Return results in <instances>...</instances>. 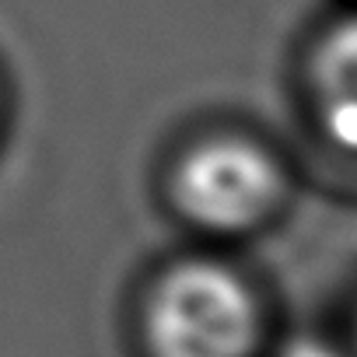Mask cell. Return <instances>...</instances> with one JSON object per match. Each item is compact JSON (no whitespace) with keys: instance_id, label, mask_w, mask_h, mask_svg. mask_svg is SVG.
I'll use <instances>...</instances> for the list:
<instances>
[{"instance_id":"cell-1","label":"cell","mask_w":357,"mask_h":357,"mask_svg":"<svg viewBox=\"0 0 357 357\" xmlns=\"http://www.w3.org/2000/svg\"><path fill=\"white\" fill-rule=\"evenodd\" d=\"M259 336V298L235 270L211 259L168 266L144 301L151 357H252Z\"/></svg>"},{"instance_id":"cell-2","label":"cell","mask_w":357,"mask_h":357,"mask_svg":"<svg viewBox=\"0 0 357 357\" xmlns=\"http://www.w3.org/2000/svg\"><path fill=\"white\" fill-rule=\"evenodd\" d=\"M291 193L284 161L245 137L204 140L172 172L175 211L197 228L238 235L266 225Z\"/></svg>"},{"instance_id":"cell-3","label":"cell","mask_w":357,"mask_h":357,"mask_svg":"<svg viewBox=\"0 0 357 357\" xmlns=\"http://www.w3.org/2000/svg\"><path fill=\"white\" fill-rule=\"evenodd\" d=\"M305 88L326 144L357 158V11L319 32L308 50Z\"/></svg>"},{"instance_id":"cell-4","label":"cell","mask_w":357,"mask_h":357,"mask_svg":"<svg viewBox=\"0 0 357 357\" xmlns=\"http://www.w3.org/2000/svg\"><path fill=\"white\" fill-rule=\"evenodd\" d=\"M284 357H336L329 347H322V343H315V340H298V343H291L287 350H284Z\"/></svg>"}]
</instances>
